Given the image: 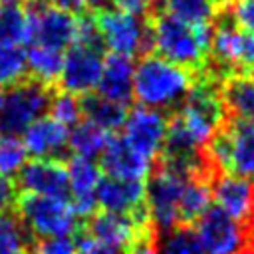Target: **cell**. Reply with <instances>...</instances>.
<instances>
[{
    "instance_id": "1",
    "label": "cell",
    "mask_w": 254,
    "mask_h": 254,
    "mask_svg": "<svg viewBox=\"0 0 254 254\" xmlns=\"http://www.w3.org/2000/svg\"><path fill=\"white\" fill-rule=\"evenodd\" d=\"M196 71L173 64L157 54H145L133 71V99L151 109L175 111L189 95Z\"/></svg>"
},
{
    "instance_id": "2",
    "label": "cell",
    "mask_w": 254,
    "mask_h": 254,
    "mask_svg": "<svg viewBox=\"0 0 254 254\" xmlns=\"http://www.w3.org/2000/svg\"><path fill=\"white\" fill-rule=\"evenodd\" d=\"M147 20L151 30L153 54L192 71L204 69L214 22L189 26L167 12L151 14Z\"/></svg>"
},
{
    "instance_id": "3",
    "label": "cell",
    "mask_w": 254,
    "mask_h": 254,
    "mask_svg": "<svg viewBox=\"0 0 254 254\" xmlns=\"http://www.w3.org/2000/svg\"><path fill=\"white\" fill-rule=\"evenodd\" d=\"M204 69L216 79L254 71V34L236 26L224 10H220V16L212 24Z\"/></svg>"
},
{
    "instance_id": "4",
    "label": "cell",
    "mask_w": 254,
    "mask_h": 254,
    "mask_svg": "<svg viewBox=\"0 0 254 254\" xmlns=\"http://www.w3.org/2000/svg\"><path fill=\"white\" fill-rule=\"evenodd\" d=\"M192 173L185 167L157 159L149 171V183L145 187V206L149 220L157 232L169 230L179 224V206L185 185Z\"/></svg>"
},
{
    "instance_id": "5",
    "label": "cell",
    "mask_w": 254,
    "mask_h": 254,
    "mask_svg": "<svg viewBox=\"0 0 254 254\" xmlns=\"http://www.w3.org/2000/svg\"><path fill=\"white\" fill-rule=\"evenodd\" d=\"M16 210L26 230L38 238L71 236L79 224V214L65 196L24 192L16 200Z\"/></svg>"
},
{
    "instance_id": "6",
    "label": "cell",
    "mask_w": 254,
    "mask_h": 254,
    "mask_svg": "<svg viewBox=\"0 0 254 254\" xmlns=\"http://www.w3.org/2000/svg\"><path fill=\"white\" fill-rule=\"evenodd\" d=\"M99 30L103 48L121 56H145L151 54V30L149 20L123 12L119 8H107L93 18Z\"/></svg>"
},
{
    "instance_id": "7",
    "label": "cell",
    "mask_w": 254,
    "mask_h": 254,
    "mask_svg": "<svg viewBox=\"0 0 254 254\" xmlns=\"http://www.w3.org/2000/svg\"><path fill=\"white\" fill-rule=\"evenodd\" d=\"M52 95V85L40 83L32 77L8 87V93L2 95L0 135L22 133L30 123H34L48 111Z\"/></svg>"
},
{
    "instance_id": "8",
    "label": "cell",
    "mask_w": 254,
    "mask_h": 254,
    "mask_svg": "<svg viewBox=\"0 0 254 254\" xmlns=\"http://www.w3.org/2000/svg\"><path fill=\"white\" fill-rule=\"evenodd\" d=\"M30 10V24H32V40L34 44L54 48V50H67L77 42L79 18L75 14L64 12L50 2L34 0L28 6Z\"/></svg>"
},
{
    "instance_id": "9",
    "label": "cell",
    "mask_w": 254,
    "mask_h": 254,
    "mask_svg": "<svg viewBox=\"0 0 254 254\" xmlns=\"http://www.w3.org/2000/svg\"><path fill=\"white\" fill-rule=\"evenodd\" d=\"M192 226L206 254H244L246 250V228L216 204H210Z\"/></svg>"
},
{
    "instance_id": "10",
    "label": "cell",
    "mask_w": 254,
    "mask_h": 254,
    "mask_svg": "<svg viewBox=\"0 0 254 254\" xmlns=\"http://www.w3.org/2000/svg\"><path fill=\"white\" fill-rule=\"evenodd\" d=\"M167 123L169 115L151 109V107H135L127 113L123 123V139L145 159L155 163L163 151L165 137H167Z\"/></svg>"
},
{
    "instance_id": "11",
    "label": "cell",
    "mask_w": 254,
    "mask_h": 254,
    "mask_svg": "<svg viewBox=\"0 0 254 254\" xmlns=\"http://www.w3.org/2000/svg\"><path fill=\"white\" fill-rule=\"evenodd\" d=\"M101 67H103L101 50L73 44L71 48H67L64 56V65L58 83L65 93L87 95L97 87L101 77Z\"/></svg>"
},
{
    "instance_id": "12",
    "label": "cell",
    "mask_w": 254,
    "mask_h": 254,
    "mask_svg": "<svg viewBox=\"0 0 254 254\" xmlns=\"http://www.w3.org/2000/svg\"><path fill=\"white\" fill-rule=\"evenodd\" d=\"M97 204L101 210L131 214V216H149L145 206V185L137 179H119L105 177L99 181L95 190Z\"/></svg>"
},
{
    "instance_id": "13",
    "label": "cell",
    "mask_w": 254,
    "mask_h": 254,
    "mask_svg": "<svg viewBox=\"0 0 254 254\" xmlns=\"http://www.w3.org/2000/svg\"><path fill=\"white\" fill-rule=\"evenodd\" d=\"M18 189L42 196H65L69 192L67 169L60 159H34L28 161L16 181Z\"/></svg>"
},
{
    "instance_id": "14",
    "label": "cell",
    "mask_w": 254,
    "mask_h": 254,
    "mask_svg": "<svg viewBox=\"0 0 254 254\" xmlns=\"http://www.w3.org/2000/svg\"><path fill=\"white\" fill-rule=\"evenodd\" d=\"M210 189H212L216 206H220L226 214H230L242 226H246L252 220L254 187L250 185L248 179L234 173H222L210 181Z\"/></svg>"
},
{
    "instance_id": "15",
    "label": "cell",
    "mask_w": 254,
    "mask_h": 254,
    "mask_svg": "<svg viewBox=\"0 0 254 254\" xmlns=\"http://www.w3.org/2000/svg\"><path fill=\"white\" fill-rule=\"evenodd\" d=\"M149 222L151 220H139L131 214L99 210L85 218V228L81 232L113 250H119L125 248L131 242V238L137 234V230Z\"/></svg>"
},
{
    "instance_id": "16",
    "label": "cell",
    "mask_w": 254,
    "mask_h": 254,
    "mask_svg": "<svg viewBox=\"0 0 254 254\" xmlns=\"http://www.w3.org/2000/svg\"><path fill=\"white\" fill-rule=\"evenodd\" d=\"M67 185L71 194V204L79 218H87L95 212L97 198L95 190L101 181V169L93 163V159L71 155L67 159Z\"/></svg>"
},
{
    "instance_id": "17",
    "label": "cell",
    "mask_w": 254,
    "mask_h": 254,
    "mask_svg": "<svg viewBox=\"0 0 254 254\" xmlns=\"http://www.w3.org/2000/svg\"><path fill=\"white\" fill-rule=\"evenodd\" d=\"M28 155L36 159H58L67 149V127L52 115H42L22 131Z\"/></svg>"
},
{
    "instance_id": "18",
    "label": "cell",
    "mask_w": 254,
    "mask_h": 254,
    "mask_svg": "<svg viewBox=\"0 0 254 254\" xmlns=\"http://www.w3.org/2000/svg\"><path fill=\"white\" fill-rule=\"evenodd\" d=\"M99 167L107 177L143 181L151 171V161L139 155L123 137H109L99 153Z\"/></svg>"
},
{
    "instance_id": "19",
    "label": "cell",
    "mask_w": 254,
    "mask_h": 254,
    "mask_svg": "<svg viewBox=\"0 0 254 254\" xmlns=\"http://www.w3.org/2000/svg\"><path fill=\"white\" fill-rule=\"evenodd\" d=\"M133 71L135 65L129 56L111 54L103 58L101 77L97 83V93L109 101L127 105L133 99Z\"/></svg>"
},
{
    "instance_id": "20",
    "label": "cell",
    "mask_w": 254,
    "mask_h": 254,
    "mask_svg": "<svg viewBox=\"0 0 254 254\" xmlns=\"http://www.w3.org/2000/svg\"><path fill=\"white\" fill-rule=\"evenodd\" d=\"M222 129L230 149V173L254 179V121L226 117Z\"/></svg>"
},
{
    "instance_id": "21",
    "label": "cell",
    "mask_w": 254,
    "mask_h": 254,
    "mask_svg": "<svg viewBox=\"0 0 254 254\" xmlns=\"http://www.w3.org/2000/svg\"><path fill=\"white\" fill-rule=\"evenodd\" d=\"M220 97L226 117L254 121V77L250 73H232L220 79Z\"/></svg>"
},
{
    "instance_id": "22",
    "label": "cell",
    "mask_w": 254,
    "mask_h": 254,
    "mask_svg": "<svg viewBox=\"0 0 254 254\" xmlns=\"http://www.w3.org/2000/svg\"><path fill=\"white\" fill-rule=\"evenodd\" d=\"M212 189L210 179L204 173H192L185 185L181 206H179V224L192 226L194 220L210 206Z\"/></svg>"
},
{
    "instance_id": "23",
    "label": "cell",
    "mask_w": 254,
    "mask_h": 254,
    "mask_svg": "<svg viewBox=\"0 0 254 254\" xmlns=\"http://www.w3.org/2000/svg\"><path fill=\"white\" fill-rule=\"evenodd\" d=\"M79 101H81L83 119H89L91 123L99 125V127L105 129L107 133L121 129L123 123H125V117H127V113H129V111H127V105L109 101V99L101 97L99 93H97V95H93V93L81 95Z\"/></svg>"
},
{
    "instance_id": "24",
    "label": "cell",
    "mask_w": 254,
    "mask_h": 254,
    "mask_svg": "<svg viewBox=\"0 0 254 254\" xmlns=\"http://www.w3.org/2000/svg\"><path fill=\"white\" fill-rule=\"evenodd\" d=\"M62 65H64V52H60V50L34 44L26 52V67H28L32 79H36L40 83H46V85L56 83L60 77Z\"/></svg>"
},
{
    "instance_id": "25",
    "label": "cell",
    "mask_w": 254,
    "mask_h": 254,
    "mask_svg": "<svg viewBox=\"0 0 254 254\" xmlns=\"http://www.w3.org/2000/svg\"><path fill=\"white\" fill-rule=\"evenodd\" d=\"M107 139H109V133L105 129L91 123L89 119H81L71 127L67 135V149L77 157L93 159V157H99Z\"/></svg>"
},
{
    "instance_id": "26",
    "label": "cell",
    "mask_w": 254,
    "mask_h": 254,
    "mask_svg": "<svg viewBox=\"0 0 254 254\" xmlns=\"http://www.w3.org/2000/svg\"><path fill=\"white\" fill-rule=\"evenodd\" d=\"M32 40L30 10L18 2L0 4V42L22 46Z\"/></svg>"
},
{
    "instance_id": "27",
    "label": "cell",
    "mask_w": 254,
    "mask_h": 254,
    "mask_svg": "<svg viewBox=\"0 0 254 254\" xmlns=\"http://www.w3.org/2000/svg\"><path fill=\"white\" fill-rule=\"evenodd\" d=\"M159 254H206L194 228L177 224L169 230L157 232Z\"/></svg>"
},
{
    "instance_id": "28",
    "label": "cell",
    "mask_w": 254,
    "mask_h": 254,
    "mask_svg": "<svg viewBox=\"0 0 254 254\" xmlns=\"http://www.w3.org/2000/svg\"><path fill=\"white\" fill-rule=\"evenodd\" d=\"M32 248L30 232L18 218L8 210L0 212V254H28Z\"/></svg>"
},
{
    "instance_id": "29",
    "label": "cell",
    "mask_w": 254,
    "mask_h": 254,
    "mask_svg": "<svg viewBox=\"0 0 254 254\" xmlns=\"http://www.w3.org/2000/svg\"><path fill=\"white\" fill-rule=\"evenodd\" d=\"M165 12L189 24H208L216 18V8L210 0H165Z\"/></svg>"
},
{
    "instance_id": "30",
    "label": "cell",
    "mask_w": 254,
    "mask_h": 254,
    "mask_svg": "<svg viewBox=\"0 0 254 254\" xmlns=\"http://www.w3.org/2000/svg\"><path fill=\"white\" fill-rule=\"evenodd\" d=\"M26 52L22 46L0 42V87H12L26 79Z\"/></svg>"
},
{
    "instance_id": "31",
    "label": "cell",
    "mask_w": 254,
    "mask_h": 254,
    "mask_svg": "<svg viewBox=\"0 0 254 254\" xmlns=\"http://www.w3.org/2000/svg\"><path fill=\"white\" fill-rule=\"evenodd\" d=\"M28 151L16 135H0V175L14 177L26 165Z\"/></svg>"
},
{
    "instance_id": "32",
    "label": "cell",
    "mask_w": 254,
    "mask_h": 254,
    "mask_svg": "<svg viewBox=\"0 0 254 254\" xmlns=\"http://www.w3.org/2000/svg\"><path fill=\"white\" fill-rule=\"evenodd\" d=\"M48 111H50V115L54 119H58L65 127H73L77 121L83 119L79 97L77 95H71V93H65V91L52 95V101H50Z\"/></svg>"
},
{
    "instance_id": "33",
    "label": "cell",
    "mask_w": 254,
    "mask_h": 254,
    "mask_svg": "<svg viewBox=\"0 0 254 254\" xmlns=\"http://www.w3.org/2000/svg\"><path fill=\"white\" fill-rule=\"evenodd\" d=\"M28 254H77V242L73 236H52L32 242Z\"/></svg>"
},
{
    "instance_id": "34",
    "label": "cell",
    "mask_w": 254,
    "mask_h": 254,
    "mask_svg": "<svg viewBox=\"0 0 254 254\" xmlns=\"http://www.w3.org/2000/svg\"><path fill=\"white\" fill-rule=\"evenodd\" d=\"M125 254H159L157 230L153 228L151 222L137 230V234L125 246Z\"/></svg>"
},
{
    "instance_id": "35",
    "label": "cell",
    "mask_w": 254,
    "mask_h": 254,
    "mask_svg": "<svg viewBox=\"0 0 254 254\" xmlns=\"http://www.w3.org/2000/svg\"><path fill=\"white\" fill-rule=\"evenodd\" d=\"M224 12L236 26L254 34V0H234Z\"/></svg>"
},
{
    "instance_id": "36",
    "label": "cell",
    "mask_w": 254,
    "mask_h": 254,
    "mask_svg": "<svg viewBox=\"0 0 254 254\" xmlns=\"http://www.w3.org/2000/svg\"><path fill=\"white\" fill-rule=\"evenodd\" d=\"M18 185L16 181H12V177H4L0 175V212L8 210L12 206H16L18 200Z\"/></svg>"
},
{
    "instance_id": "37",
    "label": "cell",
    "mask_w": 254,
    "mask_h": 254,
    "mask_svg": "<svg viewBox=\"0 0 254 254\" xmlns=\"http://www.w3.org/2000/svg\"><path fill=\"white\" fill-rule=\"evenodd\" d=\"M155 4L157 0H113L115 8L135 16H151L155 10Z\"/></svg>"
},
{
    "instance_id": "38",
    "label": "cell",
    "mask_w": 254,
    "mask_h": 254,
    "mask_svg": "<svg viewBox=\"0 0 254 254\" xmlns=\"http://www.w3.org/2000/svg\"><path fill=\"white\" fill-rule=\"evenodd\" d=\"M75 242H77V254H119L117 250H113V248H109V246H105V244L89 238L83 232L77 234Z\"/></svg>"
},
{
    "instance_id": "39",
    "label": "cell",
    "mask_w": 254,
    "mask_h": 254,
    "mask_svg": "<svg viewBox=\"0 0 254 254\" xmlns=\"http://www.w3.org/2000/svg\"><path fill=\"white\" fill-rule=\"evenodd\" d=\"M50 4L56 6V8H60V10H64V12L75 14V16L85 10L83 0H50Z\"/></svg>"
},
{
    "instance_id": "40",
    "label": "cell",
    "mask_w": 254,
    "mask_h": 254,
    "mask_svg": "<svg viewBox=\"0 0 254 254\" xmlns=\"http://www.w3.org/2000/svg\"><path fill=\"white\" fill-rule=\"evenodd\" d=\"M83 4H85V8H89L93 12H103L113 6V0H83Z\"/></svg>"
},
{
    "instance_id": "41",
    "label": "cell",
    "mask_w": 254,
    "mask_h": 254,
    "mask_svg": "<svg viewBox=\"0 0 254 254\" xmlns=\"http://www.w3.org/2000/svg\"><path fill=\"white\" fill-rule=\"evenodd\" d=\"M212 4H214V8H218V10H226L234 0H210Z\"/></svg>"
},
{
    "instance_id": "42",
    "label": "cell",
    "mask_w": 254,
    "mask_h": 254,
    "mask_svg": "<svg viewBox=\"0 0 254 254\" xmlns=\"http://www.w3.org/2000/svg\"><path fill=\"white\" fill-rule=\"evenodd\" d=\"M0 107H2V93H0Z\"/></svg>"
},
{
    "instance_id": "43",
    "label": "cell",
    "mask_w": 254,
    "mask_h": 254,
    "mask_svg": "<svg viewBox=\"0 0 254 254\" xmlns=\"http://www.w3.org/2000/svg\"><path fill=\"white\" fill-rule=\"evenodd\" d=\"M28 2H34V0H28Z\"/></svg>"
}]
</instances>
